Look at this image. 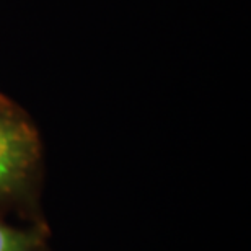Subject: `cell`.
Listing matches in <instances>:
<instances>
[{"label": "cell", "mask_w": 251, "mask_h": 251, "mask_svg": "<svg viewBox=\"0 0 251 251\" xmlns=\"http://www.w3.org/2000/svg\"><path fill=\"white\" fill-rule=\"evenodd\" d=\"M0 251H33V243L26 235L0 224Z\"/></svg>", "instance_id": "7a4b0ae2"}, {"label": "cell", "mask_w": 251, "mask_h": 251, "mask_svg": "<svg viewBox=\"0 0 251 251\" xmlns=\"http://www.w3.org/2000/svg\"><path fill=\"white\" fill-rule=\"evenodd\" d=\"M41 170V142L28 114L0 93V198L15 199L34 188Z\"/></svg>", "instance_id": "6da1fadb"}]
</instances>
